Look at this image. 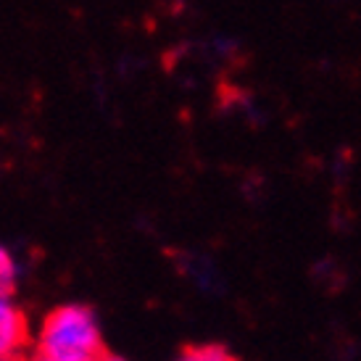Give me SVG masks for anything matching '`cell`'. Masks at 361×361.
Here are the masks:
<instances>
[{"instance_id":"cell-3","label":"cell","mask_w":361,"mask_h":361,"mask_svg":"<svg viewBox=\"0 0 361 361\" xmlns=\"http://www.w3.org/2000/svg\"><path fill=\"white\" fill-rule=\"evenodd\" d=\"M16 280H19V267H16L13 256L8 253V248L0 245V293L13 295V290H16Z\"/></svg>"},{"instance_id":"cell-2","label":"cell","mask_w":361,"mask_h":361,"mask_svg":"<svg viewBox=\"0 0 361 361\" xmlns=\"http://www.w3.org/2000/svg\"><path fill=\"white\" fill-rule=\"evenodd\" d=\"M32 341L35 338L30 335L24 311L16 306L13 295L0 293V361L24 356V351H30Z\"/></svg>"},{"instance_id":"cell-1","label":"cell","mask_w":361,"mask_h":361,"mask_svg":"<svg viewBox=\"0 0 361 361\" xmlns=\"http://www.w3.org/2000/svg\"><path fill=\"white\" fill-rule=\"evenodd\" d=\"M32 356L40 361L109 359L95 311L82 303H66L45 314L32 341Z\"/></svg>"},{"instance_id":"cell-4","label":"cell","mask_w":361,"mask_h":361,"mask_svg":"<svg viewBox=\"0 0 361 361\" xmlns=\"http://www.w3.org/2000/svg\"><path fill=\"white\" fill-rule=\"evenodd\" d=\"M185 359H195V361H227L230 353L219 348V345H198V348H188L185 351Z\"/></svg>"}]
</instances>
